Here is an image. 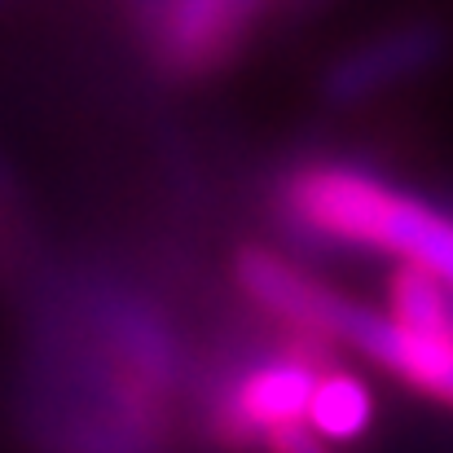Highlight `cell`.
Wrapping results in <instances>:
<instances>
[{"mask_svg": "<svg viewBox=\"0 0 453 453\" xmlns=\"http://www.w3.org/2000/svg\"><path fill=\"white\" fill-rule=\"evenodd\" d=\"M9 216H13V198H9V189H4V180H0V242L13 234V220H9Z\"/></svg>", "mask_w": 453, "mask_h": 453, "instance_id": "30bf717a", "label": "cell"}, {"mask_svg": "<svg viewBox=\"0 0 453 453\" xmlns=\"http://www.w3.org/2000/svg\"><path fill=\"white\" fill-rule=\"evenodd\" d=\"M137 40L172 75H207L234 58L273 0H119Z\"/></svg>", "mask_w": 453, "mask_h": 453, "instance_id": "5b68a950", "label": "cell"}, {"mask_svg": "<svg viewBox=\"0 0 453 453\" xmlns=\"http://www.w3.org/2000/svg\"><path fill=\"white\" fill-rule=\"evenodd\" d=\"M374 423V392L361 374L339 370V365H321L312 396H308V414H303V432H312L321 445H352L370 432Z\"/></svg>", "mask_w": 453, "mask_h": 453, "instance_id": "52a82bcc", "label": "cell"}, {"mask_svg": "<svg viewBox=\"0 0 453 453\" xmlns=\"http://www.w3.org/2000/svg\"><path fill=\"white\" fill-rule=\"evenodd\" d=\"M176 379V339L146 296L53 273L22 330L18 423L40 453H158Z\"/></svg>", "mask_w": 453, "mask_h": 453, "instance_id": "6da1fadb", "label": "cell"}, {"mask_svg": "<svg viewBox=\"0 0 453 453\" xmlns=\"http://www.w3.org/2000/svg\"><path fill=\"white\" fill-rule=\"evenodd\" d=\"M0 4H9V0H0Z\"/></svg>", "mask_w": 453, "mask_h": 453, "instance_id": "8fae6325", "label": "cell"}, {"mask_svg": "<svg viewBox=\"0 0 453 453\" xmlns=\"http://www.w3.org/2000/svg\"><path fill=\"white\" fill-rule=\"evenodd\" d=\"M269 453H330V445H321L312 432H303V427H296V432H287V436H278L273 441V449Z\"/></svg>", "mask_w": 453, "mask_h": 453, "instance_id": "9c48e42d", "label": "cell"}, {"mask_svg": "<svg viewBox=\"0 0 453 453\" xmlns=\"http://www.w3.org/2000/svg\"><path fill=\"white\" fill-rule=\"evenodd\" d=\"M303 326L321 334L330 348H352L370 357L379 370H388L392 379L418 388L423 396L453 405V334H410L388 312L348 300L326 282L308 291Z\"/></svg>", "mask_w": 453, "mask_h": 453, "instance_id": "277c9868", "label": "cell"}, {"mask_svg": "<svg viewBox=\"0 0 453 453\" xmlns=\"http://www.w3.org/2000/svg\"><path fill=\"white\" fill-rule=\"evenodd\" d=\"M278 216L300 242L392 256L453 287V216L370 167L339 158L300 163L278 185Z\"/></svg>", "mask_w": 453, "mask_h": 453, "instance_id": "7a4b0ae2", "label": "cell"}, {"mask_svg": "<svg viewBox=\"0 0 453 453\" xmlns=\"http://www.w3.org/2000/svg\"><path fill=\"white\" fill-rule=\"evenodd\" d=\"M445 40L436 27L427 22H405V27H388L370 40H361L357 49H348L330 75H326V97L339 106H357L370 97H383L401 84H410L414 75H423L436 58H441Z\"/></svg>", "mask_w": 453, "mask_h": 453, "instance_id": "8992f818", "label": "cell"}, {"mask_svg": "<svg viewBox=\"0 0 453 453\" xmlns=\"http://www.w3.org/2000/svg\"><path fill=\"white\" fill-rule=\"evenodd\" d=\"M388 317L410 334H453V287L432 269L401 265L388 282Z\"/></svg>", "mask_w": 453, "mask_h": 453, "instance_id": "ba28073f", "label": "cell"}, {"mask_svg": "<svg viewBox=\"0 0 453 453\" xmlns=\"http://www.w3.org/2000/svg\"><path fill=\"white\" fill-rule=\"evenodd\" d=\"M330 348L291 334L273 352H256L211 383L203 423L225 449H273L278 436L303 427L308 396Z\"/></svg>", "mask_w": 453, "mask_h": 453, "instance_id": "3957f363", "label": "cell"}]
</instances>
